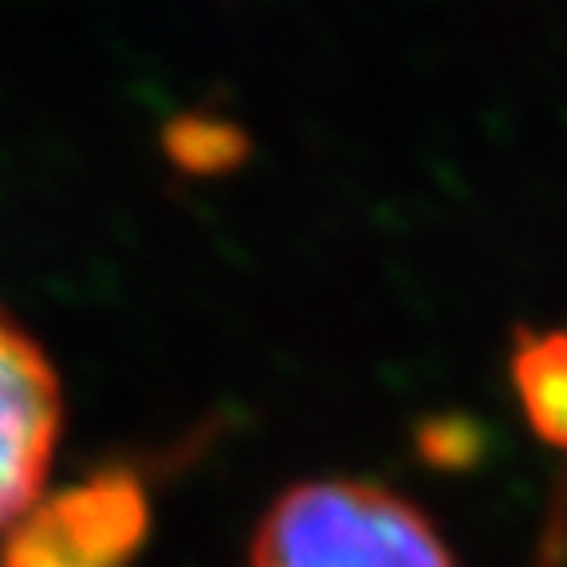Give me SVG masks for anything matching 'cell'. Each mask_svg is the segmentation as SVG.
I'll use <instances>...</instances> for the list:
<instances>
[{"label":"cell","mask_w":567,"mask_h":567,"mask_svg":"<svg viewBox=\"0 0 567 567\" xmlns=\"http://www.w3.org/2000/svg\"><path fill=\"white\" fill-rule=\"evenodd\" d=\"M248 567H453L437 528L386 485L319 477L284 488Z\"/></svg>","instance_id":"cell-1"},{"label":"cell","mask_w":567,"mask_h":567,"mask_svg":"<svg viewBox=\"0 0 567 567\" xmlns=\"http://www.w3.org/2000/svg\"><path fill=\"white\" fill-rule=\"evenodd\" d=\"M169 154L189 169H221L229 158L240 154V134L217 118H182L166 134Z\"/></svg>","instance_id":"cell-5"},{"label":"cell","mask_w":567,"mask_h":567,"mask_svg":"<svg viewBox=\"0 0 567 567\" xmlns=\"http://www.w3.org/2000/svg\"><path fill=\"white\" fill-rule=\"evenodd\" d=\"M146 493L131 473H95L35 501L12 528L0 567H123L146 536Z\"/></svg>","instance_id":"cell-2"},{"label":"cell","mask_w":567,"mask_h":567,"mask_svg":"<svg viewBox=\"0 0 567 567\" xmlns=\"http://www.w3.org/2000/svg\"><path fill=\"white\" fill-rule=\"evenodd\" d=\"M63 425L60 374L44 347L0 311V532L40 501Z\"/></svg>","instance_id":"cell-3"},{"label":"cell","mask_w":567,"mask_h":567,"mask_svg":"<svg viewBox=\"0 0 567 567\" xmlns=\"http://www.w3.org/2000/svg\"><path fill=\"white\" fill-rule=\"evenodd\" d=\"M513 386L532 430L567 450V331H532L516 343Z\"/></svg>","instance_id":"cell-4"}]
</instances>
